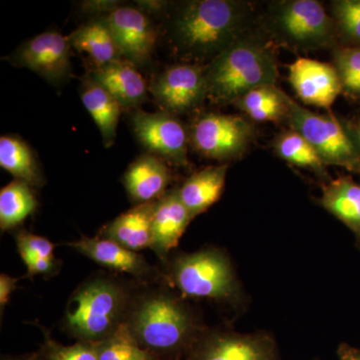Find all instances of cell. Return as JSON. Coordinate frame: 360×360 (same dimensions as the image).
I'll list each match as a JSON object with an SVG mask.
<instances>
[{
  "instance_id": "1",
  "label": "cell",
  "mask_w": 360,
  "mask_h": 360,
  "mask_svg": "<svg viewBox=\"0 0 360 360\" xmlns=\"http://www.w3.org/2000/svg\"><path fill=\"white\" fill-rule=\"evenodd\" d=\"M252 9L236 0L167 2L160 40L181 63L207 65L248 32Z\"/></svg>"
},
{
  "instance_id": "2",
  "label": "cell",
  "mask_w": 360,
  "mask_h": 360,
  "mask_svg": "<svg viewBox=\"0 0 360 360\" xmlns=\"http://www.w3.org/2000/svg\"><path fill=\"white\" fill-rule=\"evenodd\" d=\"M207 99L233 104L250 90L276 85V54L262 35L248 32L206 65Z\"/></svg>"
},
{
  "instance_id": "3",
  "label": "cell",
  "mask_w": 360,
  "mask_h": 360,
  "mask_svg": "<svg viewBox=\"0 0 360 360\" xmlns=\"http://www.w3.org/2000/svg\"><path fill=\"white\" fill-rule=\"evenodd\" d=\"M124 323L137 342L155 354L179 352L201 335L186 303L165 290L149 291L131 300Z\"/></svg>"
},
{
  "instance_id": "4",
  "label": "cell",
  "mask_w": 360,
  "mask_h": 360,
  "mask_svg": "<svg viewBox=\"0 0 360 360\" xmlns=\"http://www.w3.org/2000/svg\"><path fill=\"white\" fill-rule=\"evenodd\" d=\"M131 300L122 283L108 277H94L71 296L63 323L78 340L101 342L124 323Z\"/></svg>"
},
{
  "instance_id": "5",
  "label": "cell",
  "mask_w": 360,
  "mask_h": 360,
  "mask_svg": "<svg viewBox=\"0 0 360 360\" xmlns=\"http://www.w3.org/2000/svg\"><path fill=\"white\" fill-rule=\"evenodd\" d=\"M267 30L279 42L296 51H316L338 46V30L333 16L315 0L272 2Z\"/></svg>"
},
{
  "instance_id": "6",
  "label": "cell",
  "mask_w": 360,
  "mask_h": 360,
  "mask_svg": "<svg viewBox=\"0 0 360 360\" xmlns=\"http://www.w3.org/2000/svg\"><path fill=\"white\" fill-rule=\"evenodd\" d=\"M168 276L187 297L232 302L239 295L238 277L231 259L217 248L177 255L169 265Z\"/></svg>"
},
{
  "instance_id": "7",
  "label": "cell",
  "mask_w": 360,
  "mask_h": 360,
  "mask_svg": "<svg viewBox=\"0 0 360 360\" xmlns=\"http://www.w3.org/2000/svg\"><path fill=\"white\" fill-rule=\"evenodd\" d=\"M285 120L290 129L302 135L326 165H335L360 174V148L352 127L335 116L319 115L303 108L290 96Z\"/></svg>"
},
{
  "instance_id": "8",
  "label": "cell",
  "mask_w": 360,
  "mask_h": 360,
  "mask_svg": "<svg viewBox=\"0 0 360 360\" xmlns=\"http://www.w3.org/2000/svg\"><path fill=\"white\" fill-rule=\"evenodd\" d=\"M255 135V127L240 116L205 112L191 124L189 142L200 155L224 162L243 155Z\"/></svg>"
},
{
  "instance_id": "9",
  "label": "cell",
  "mask_w": 360,
  "mask_h": 360,
  "mask_svg": "<svg viewBox=\"0 0 360 360\" xmlns=\"http://www.w3.org/2000/svg\"><path fill=\"white\" fill-rule=\"evenodd\" d=\"M131 125L135 136L148 153L174 167H187L189 136L175 115L165 110H136L131 115Z\"/></svg>"
},
{
  "instance_id": "10",
  "label": "cell",
  "mask_w": 360,
  "mask_h": 360,
  "mask_svg": "<svg viewBox=\"0 0 360 360\" xmlns=\"http://www.w3.org/2000/svg\"><path fill=\"white\" fill-rule=\"evenodd\" d=\"M206 65L177 63L156 75L148 90L162 110L184 115L200 108L207 99Z\"/></svg>"
},
{
  "instance_id": "11",
  "label": "cell",
  "mask_w": 360,
  "mask_h": 360,
  "mask_svg": "<svg viewBox=\"0 0 360 360\" xmlns=\"http://www.w3.org/2000/svg\"><path fill=\"white\" fill-rule=\"evenodd\" d=\"M122 58L136 68L150 65L160 41L158 25L139 6H120L104 15Z\"/></svg>"
},
{
  "instance_id": "12",
  "label": "cell",
  "mask_w": 360,
  "mask_h": 360,
  "mask_svg": "<svg viewBox=\"0 0 360 360\" xmlns=\"http://www.w3.org/2000/svg\"><path fill=\"white\" fill-rule=\"evenodd\" d=\"M71 45L60 33L46 32L21 44L8 59L13 65L34 71L53 85L71 77Z\"/></svg>"
},
{
  "instance_id": "13",
  "label": "cell",
  "mask_w": 360,
  "mask_h": 360,
  "mask_svg": "<svg viewBox=\"0 0 360 360\" xmlns=\"http://www.w3.org/2000/svg\"><path fill=\"white\" fill-rule=\"evenodd\" d=\"M191 360H274V343L264 335L201 333L193 343Z\"/></svg>"
},
{
  "instance_id": "14",
  "label": "cell",
  "mask_w": 360,
  "mask_h": 360,
  "mask_svg": "<svg viewBox=\"0 0 360 360\" xmlns=\"http://www.w3.org/2000/svg\"><path fill=\"white\" fill-rule=\"evenodd\" d=\"M288 80L302 103L326 110L342 92L335 66L315 59H296L290 66Z\"/></svg>"
},
{
  "instance_id": "15",
  "label": "cell",
  "mask_w": 360,
  "mask_h": 360,
  "mask_svg": "<svg viewBox=\"0 0 360 360\" xmlns=\"http://www.w3.org/2000/svg\"><path fill=\"white\" fill-rule=\"evenodd\" d=\"M68 245L96 264L129 274L135 278H148L155 274V269L143 255L127 250L110 239L82 236V238L68 243Z\"/></svg>"
},
{
  "instance_id": "16",
  "label": "cell",
  "mask_w": 360,
  "mask_h": 360,
  "mask_svg": "<svg viewBox=\"0 0 360 360\" xmlns=\"http://www.w3.org/2000/svg\"><path fill=\"white\" fill-rule=\"evenodd\" d=\"M193 219L180 200L177 188L167 191L155 201L151 250L160 259H167L172 250L176 248Z\"/></svg>"
},
{
  "instance_id": "17",
  "label": "cell",
  "mask_w": 360,
  "mask_h": 360,
  "mask_svg": "<svg viewBox=\"0 0 360 360\" xmlns=\"http://www.w3.org/2000/svg\"><path fill=\"white\" fill-rule=\"evenodd\" d=\"M90 77L103 86L122 108H134L143 103L148 87L136 66L117 60L92 68Z\"/></svg>"
},
{
  "instance_id": "18",
  "label": "cell",
  "mask_w": 360,
  "mask_h": 360,
  "mask_svg": "<svg viewBox=\"0 0 360 360\" xmlns=\"http://www.w3.org/2000/svg\"><path fill=\"white\" fill-rule=\"evenodd\" d=\"M172 180L167 162L146 153L129 165L123 177L127 193L137 205L153 202L167 193Z\"/></svg>"
},
{
  "instance_id": "19",
  "label": "cell",
  "mask_w": 360,
  "mask_h": 360,
  "mask_svg": "<svg viewBox=\"0 0 360 360\" xmlns=\"http://www.w3.org/2000/svg\"><path fill=\"white\" fill-rule=\"evenodd\" d=\"M155 201L135 205L103 227L101 236L136 251L153 245V214Z\"/></svg>"
},
{
  "instance_id": "20",
  "label": "cell",
  "mask_w": 360,
  "mask_h": 360,
  "mask_svg": "<svg viewBox=\"0 0 360 360\" xmlns=\"http://www.w3.org/2000/svg\"><path fill=\"white\" fill-rule=\"evenodd\" d=\"M229 165L203 168L188 177L177 188L180 200L193 219L206 212L221 198Z\"/></svg>"
},
{
  "instance_id": "21",
  "label": "cell",
  "mask_w": 360,
  "mask_h": 360,
  "mask_svg": "<svg viewBox=\"0 0 360 360\" xmlns=\"http://www.w3.org/2000/svg\"><path fill=\"white\" fill-rule=\"evenodd\" d=\"M68 40L71 46L89 56L94 68H101L123 59L110 25L104 16H96L80 26L71 33Z\"/></svg>"
},
{
  "instance_id": "22",
  "label": "cell",
  "mask_w": 360,
  "mask_h": 360,
  "mask_svg": "<svg viewBox=\"0 0 360 360\" xmlns=\"http://www.w3.org/2000/svg\"><path fill=\"white\" fill-rule=\"evenodd\" d=\"M319 203L354 232L360 245V184L349 176L330 180L323 187Z\"/></svg>"
},
{
  "instance_id": "23",
  "label": "cell",
  "mask_w": 360,
  "mask_h": 360,
  "mask_svg": "<svg viewBox=\"0 0 360 360\" xmlns=\"http://www.w3.org/2000/svg\"><path fill=\"white\" fill-rule=\"evenodd\" d=\"M80 96L101 131L104 146L110 148L115 141L122 105L90 75H87L82 82Z\"/></svg>"
},
{
  "instance_id": "24",
  "label": "cell",
  "mask_w": 360,
  "mask_h": 360,
  "mask_svg": "<svg viewBox=\"0 0 360 360\" xmlns=\"http://www.w3.org/2000/svg\"><path fill=\"white\" fill-rule=\"evenodd\" d=\"M0 167L32 187H41L45 184L32 148L18 137L4 135L0 139Z\"/></svg>"
},
{
  "instance_id": "25",
  "label": "cell",
  "mask_w": 360,
  "mask_h": 360,
  "mask_svg": "<svg viewBox=\"0 0 360 360\" xmlns=\"http://www.w3.org/2000/svg\"><path fill=\"white\" fill-rule=\"evenodd\" d=\"M288 94L276 85H262L250 90L234 103L255 122H279L288 115Z\"/></svg>"
},
{
  "instance_id": "26",
  "label": "cell",
  "mask_w": 360,
  "mask_h": 360,
  "mask_svg": "<svg viewBox=\"0 0 360 360\" xmlns=\"http://www.w3.org/2000/svg\"><path fill=\"white\" fill-rule=\"evenodd\" d=\"M274 153L281 160L314 172L322 180L328 181L326 165L309 142L293 129L284 130L272 142Z\"/></svg>"
},
{
  "instance_id": "27",
  "label": "cell",
  "mask_w": 360,
  "mask_h": 360,
  "mask_svg": "<svg viewBox=\"0 0 360 360\" xmlns=\"http://www.w3.org/2000/svg\"><path fill=\"white\" fill-rule=\"evenodd\" d=\"M37 200L32 186L15 179L0 191V229L9 231L35 212Z\"/></svg>"
},
{
  "instance_id": "28",
  "label": "cell",
  "mask_w": 360,
  "mask_h": 360,
  "mask_svg": "<svg viewBox=\"0 0 360 360\" xmlns=\"http://www.w3.org/2000/svg\"><path fill=\"white\" fill-rule=\"evenodd\" d=\"M99 360H158L156 354L137 342L127 324L98 342Z\"/></svg>"
},
{
  "instance_id": "29",
  "label": "cell",
  "mask_w": 360,
  "mask_h": 360,
  "mask_svg": "<svg viewBox=\"0 0 360 360\" xmlns=\"http://www.w3.org/2000/svg\"><path fill=\"white\" fill-rule=\"evenodd\" d=\"M333 65L340 77L342 92L360 98V46H336Z\"/></svg>"
},
{
  "instance_id": "30",
  "label": "cell",
  "mask_w": 360,
  "mask_h": 360,
  "mask_svg": "<svg viewBox=\"0 0 360 360\" xmlns=\"http://www.w3.org/2000/svg\"><path fill=\"white\" fill-rule=\"evenodd\" d=\"M331 13L345 46H360V0H335L331 2Z\"/></svg>"
},
{
  "instance_id": "31",
  "label": "cell",
  "mask_w": 360,
  "mask_h": 360,
  "mask_svg": "<svg viewBox=\"0 0 360 360\" xmlns=\"http://www.w3.org/2000/svg\"><path fill=\"white\" fill-rule=\"evenodd\" d=\"M45 360H99L98 342L79 341L65 347L45 333Z\"/></svg>"
},
{
  "instance_id": "32",
  "label": "cell",
  "mask_w": 360,
  "mask_h": 360,
  "mask_svg": "<svg viewBox=\"0 0 360 360\" xmlns=\"http://www.w3.org/2000/svg\"><path fill=\"white\" fill-rule=\"evenodd\" d=\"M16 246L21 258L41 257L49 259L54 258L56 245L49 239L30 233L25 231H20L15 236Z\"/></svg>"
},
{
  "instance_id": "33",
  "label": "cell",
  "mask_w": 360,
  "mask_h": 360,
  "mask_svg": "<svg viewBox=\"0 0 360 360\" xmlns=\"http://www.w3.org/2000/svg\"><path fill=\"white\" fill-rule=\"evenodd\" d=\"M23 262L27 269V276L32 277L39 274H49L56 269V260L41 257H26Z\"/></svg>"
},
{
  "instance_id": "34",
  "label": "cell",
  "mask_w": 360,
  "mask_h": 360,
  "mask_svg": "<svg viewBox=\"0 0 360 360\" xmlns=\"http://www.w3.org/2000/svg\"><path fill=\"white\" fill-rule=\"evenodd\" d=\"M20 278L8 276V274H2L0 276V309L1 311L6 309L7 303L11 300V296L18 286Z\"/></svg>"
},
{
  "instance_id": "35",
  "label": "cell",
  "mask_w": 360,
  "mask_h": 360,
  "mask_svg": "<svg viewBox=\"0 0 360 360\" xmlns=\"http://www.w3.org/2000/svg\"><path fill=\"white\" fill-rule=\"evenodd\" d=\"M120 6L116 1H89L84 2V11L87 13L97 14V18H99L111 13Z\"/></svg>"
},
{
  "instance_id": "36",
  "label": "cell",
  "mask_w": 360,
  "mask_h": 360,
  "mask_svg": "<svg viewBox=\"0 0 360 360\" xmlns=\"http://www.w3.org/2000/svg\"><path fill=\"white\" fill-rule=\"evenodd\" d=\"M338 356L340 360H360V350L347 345H341Z\"/></svg>"
},
{
  "instance_id": "37",
  "label": "cell",
  "mask_w": 360,
  "mask_h": 360,
  "mask_svg": "<svg viewBox=\"0 0 360 360\" xmlns=\"http://www.w3.org/2000/svg\"><path fill=\"white\" fill-rule=\"evenodd\" d=\"M352 132H354L355 139H356L357 143H359L360 148V120L354 127H352Z\"/></svg>"
},
{
  "instance_id": "38",
  "label": "cell",
  "mask_w": 360,
  "mask_h": 360,
  "mask_svg": "<svg viewBox=\"0 0 360 360\" xmlns=\"http://www.w3.org/2000/svg\"><path fill=\"white\" fill-rule=\"evenodd\" d=\"M9 360H39L35 355H27V356L18 357V359H13Z\"/></svg>"
}]
</instances>
